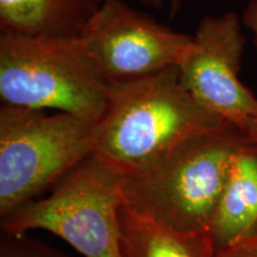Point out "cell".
I'll list each match as a JSON object with an SVG mask.
<instances>
[{
    "label": "cell",
    "mask_w": 257,
    "mask_h": 257,
    "mask_svg": "<svg viewBox=\"0 0 257 257\" xmlns=\"http://www.w3.org/2000/svg\"><path fill=\"white\" fill-rule=\"evenodd\" d=\"M224 121L186 91L178 66L168 67L110 83L92 154L124 178L141 175L186 141Z\"/></svg>",
    "instance_id": "6da1fadb"
},
{
    "label": "cell",
    "mask_w": 257,
    "mask_h": 257,
    "mask_svg": "<svg viewBox=\"0 0 257 257\" xmlns=\"http://www.w3.org/2000/svg\"><path fill=\"white\" fill-rule=\"evenodd\" d=\"M249 141L227 121L197 135L149 172L123 178V204L178 232H208L231 161Z\"/></svg>",
    "instance_id": "7a4b0ae2"
},
{
    "label": "cell",
    "mask_w": 257,
    "mask_h": 257,
    "mask_svg": "<svg viewBox=\"0 0 257 257\" xmlns=\"http://www.w3.org/2000/svg\"><path fill=\"white\" fill-rule=\"evenodd\" d=\"M108 92L110 83L80 36L0 35L3 104L56 110L98 123Z\"/></svg>",
    "instance_id": "3957f363"
},
{
    "label": "cell",
    "mask_w": 257,
    "mask_h": 257,
    "mask_svg": "<svg viewBox=\"0 0 257 257\" xmlns=\"http://www.w3.org/2000/svg\"><path fill=\"white\" fill-rule=\"evenodd\" d=\"M95 121L3 104L0 108V218L51 189L93 153Z\"/></svg>",
    "instance_id": "277c9868"
},
{
    "label": "cell",
    "mask_w": 257,
    "mask_h": 257,
    "mask_svg": "<svg viewBox=\"0 0 257 257\" xmlns=\"http://www.w3.org/2000/svg\"><path fill=\"white\" fill-rule=\"evenodd\" d=\"M123 178L95 155L69 170L48 197L21 205L2 218V232L44 230L85 257H120Z\"/></svg>",
    "instance_id": "5b68a950"
},
{
    "label": "cell",
    "mask_w": 257,
    "mask_h": 257,
    "mask_svg": "<svg viewBox=\"0 0 257 257\" xmlns=\"http://www.w3.org/2000/svg\"><path fill=\"white\" fill-rule=\"evenodd\" d=\"M80 37L108 83L179 66L193 41L124 0H102Z\"/></svg>",
    "instance_id": "8992f818"
},
{
    "label": "cell",
    "mask_w": 257,
    "mask_h": 257,
    "mask_svg": "<svg viewBox=\"0 0 257 257\" xmlns=\"http://www.w3.org/2000/svg\"><path fill=\"white\" fill-rule=\"evenodd\" d=\"M242 25L234 12L202 17L178 67L182 86L202 107L244 133L257 119V98L238 78L245 48Z\"/></svg>",
    "instance_id": "52a82bcc"
},
{
    "label": "cell",
    "mask_w": 257,
    "mask_h": 257,
    "mask_svg": "<svg viewBox=\"0 0 257 257\" xmlns=\"http://www.w3.org/2000/svg\"><path fill=\"white\" fill-rule=\"evenodd\" d=\"M216 251L257 233V144L234 154L208 227Z\"/></svg>",
    "instance_id": "ba28073f"
},
{
    "label": "cell",
    "mask_w": 257,
    "mask_h": 257,
    "mask_svg": "<svg viewBox=\"0 0 257 257\" xmlns=\"http://www.w3.org/2000/svg\"><path fill=\"white\" fill-rule=\"evenodd\" d=\"M102 0H0V31L32 36H80Z\"/></svg>",
    "instance_id": "9c48e42d"
},
{
    "label": "cell",
    "mask_w": 257,
    "mask_h": 257,
    "mask_svg": "<svg viewBox=\"0 0 257 257\" xmlns=\"http://www.w3.org/2000/svg\"><path fill=\"white\" fill-rule=\"evenodd\" d=\"M120 257H216L210 233L178 232L135 213L119 210Z\"/></svg>",
    "instance_id": "30bf717a"
},
{
    "label": "cell",
    "mask_w": 257,
    "mask_h": 257,
    "mask_svg": "<svg viewBox=\"0 0 257 257\" xmlns=\"http://www.w3.org/2000/svg\"><path fill=\"white\" fill-rule=\"evenodd\" d=\"M0 257H69L24 234L3 233Z\"/></svg>",
    "instance_id": "8fae6325"
},
{
    "label": "cell",
    "mask_w": 257,
    "mask_h": 257,
    "mask_svg": "<svg viewBox=\"0 0 257 257\" xmlns=\"http://www.w3.org/2000/svg\"><path fill=\"white\" fill-rule=\"evenodd\" d=\"M216 257H257V233L219 250Z\"/></svg>",
    "instance_id": "7c38bea8"
},
{
    "label": "cell",
    "mask_w": 257,
    "mask_h": 257,
    "mask_svg": "<svg viewBox=\"0 0 257 257\" xmlns=\"http://www.w3.org/2000/svg\"><path fill=\"white\" fill-rule=\"evenodd\" d=\"M242 23L253 36V43L257 48V0H250L243 11Z\"/></svg>",
    "instance_id": "4fadbf2b"
},
{
    "label": "cell",
    "mask_w": 257,
    "mask_h": 257,
    "mask_svg": "<svg viewBox=\"0 0 257 257\" xmlns=\"http://www.w3.org/2000/svg\"><path fill=\"white\" fill-rule=\"evenodd\" d=\"M140 2L148 8L166 11L168 12L170 17H174L179 14L184 0H140Z\"/></svg>",
    "instance_id": "5bb4252c"
},
{
    "label": "cell",
    "mask_w": 257,
    "mask_h": 257,
    "mask_svg": "<svg viewBox=\"0 0 257 257\" xmlns=\"http://www.w3.org/2000/svg\"><path fill=\"white\" fill-rule=\"evenodd\" d=\"M244 134L246 135V137H248L251 142L257 144V119L251 121V123L248 125V127L245 128Z\"/></svg>",
    "instance_id": "9a60e30c"
}]
</instances>
